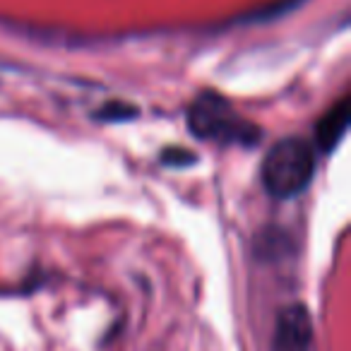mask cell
Listing matches in <instances>:
<instances>
[{
    "label": "cell",
    "instance_id": "277c9868",
    "mask_svg": "<svg viewBox=\"0 0 351 351\" xmlns=\"http://www.w3.org/2000/svg\"><path fill=\"white\" fill-rule=\"evenodd\" d=\"M346 128H349V99H341L337 101L325 116L317 121V128H315V140H317V147L322 152H332L339 140L344 137Z\"/></svg>",
    "mask_w": 351,
    "mask_h": 351
},
{
    "label": "cell",
    "instance_id": "7a4b0ae2",
    "mask_svg": "<svg viewBox=\"0 0 351 351\" xmlns=\"http://www.w3.org/2000/svg\"><path fill=\"white\" fill-rule=\"evenodd\" d=\"M188 128L200 140L215 142H241V145H253L260 137V130L253 123L243 121L234 111L224 97L215 92H202L188 111Z\"/></svg>",
    "mask_w": 351,
    "mask_h": 351
},
{
    "label": "cell",
    "instance_id": "8992f818",
    "mask_svg": "<svg viewBox=\"0 0 351 351\" xmlns=\"http://www.w3.org/2000/svg\"><path fill=\"white\" fill-rule=\"evenodd\" d=\"M137 116V108L128 106L123 101H111L106 104V108L97 113V118H104V121H125V118H132Z\"/></svg>",
    "mask_w": 351,
    "mask_h": 351
},
{
    "label": "cell",
    "instance_id": "6da1fadb",
    "mask_svg": "<svg viewBox=\"0 0 351 351\" xmlns=\"http://www.w3.org/2000/svg\"><path fill=\"white\" fill-rule=\"evenodd\" d=\"M315 173V156L306 140L284 137L263 159V186L277 200H287L308 188Z\"/></svg>",
    "mask_w": 351,
    "mask_h": 351
},
{
    "label": "cell",
    "instance_id": "5b68a950",
    "mask_svg": "<svg viewBox=\"0 0 351 351\" xmlns=\"http://www.w3.org/2000/svg\"><path fill=\"white\" fill-rule=\"evenodd\" d=\"M161 164L164 166H191L195 164V154L183 147H169L161 152Z\"/></svg>",
    "mask_w": 351,
    "mask_h": 351
},
{
    "label": "cell",
    "instance_id": "3957f363",
    "mask_svg": "<svg viewBox=\"0 0 351 351\" xmlns=\"http://www.w3.org/2000/svg\"><path fill=\"white\" fill-rule=\"evenodd\" d=\"M313 349V320L301 303L287 306L277 315L272 337V351H311Z\"/></svg>",
    "mask_w": 351,
    "mask_h": 351
}]
</instances>
